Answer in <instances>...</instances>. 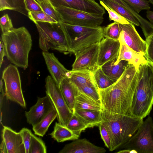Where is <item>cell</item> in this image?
I'll return each instance as SVG.
<instances>
[{
	"label": "cell",
	"instance_id": "obj_41",
	"mask_svg": "<svg viewBox=\"0 0 153 153\" xmlns=\"http://www.w3.org/2000/svg\"><path fill=\"white\" fill-rule=\"evenodd\" d=\"M101 138L105 145L109 149L111 147V141L109 134L107 130L102 122L98 126Z\"/></svg>",
	"mask_w": 153,
	"mask_h": 153
},
{
	"label": "cell",
	"instance_id": "obj_8",
	"mask_svg": "<svg viewBox=\"0 0 153 153\" xmlns=\"http://www.w3.org/2000/svg\"><path fill=\"white\" fill-rule=\"evenodd\" d=\"M46 93L57 112L58 122L66 126L73 113L67 105L62 93L59 85L51 76L45 79Z\"/></svg>",
	"mask_w": 153,
	"mask_h": 153
},
{
	"label": "cell",
	"instance_id": "obj_23",
	"mask_svg": "<svg viewBox=\"0 0 153 153\" xmlns=\"http://www.w3.org/2000/svg\"><path fill=\"white\" fill-rule=\"evenodd\" d=\"M75 113L87 128L98 126L102 122V111L83 109L76 110Z\"/></svg>",
	"mask_w": 153,
	"mask_h": 153
},
{
	"label": "cell",
	"instance_id": "obj_32",
	"mask_svg": "<svg viewBox=\"0 0 153 153\" xmlns=\"http://www.w3.org/2000/svg\"><path fill=\"white\" fill-rule=\"evenodd\" d=\"M28 18L35 23L37 22L55 23L57 22L43 10L36 12H28Z\"/></svg>",
	"mask_w": 153,
	"mask_h": 153
},
{
	"label": "cell",
	"instance_id": "obj_37",
	"mask_svg": "<svg viewBox=\"0 0 153 153\" xmlns=\"http://www.w3.org/2000/svg\"><path fill=\"white\" fill-rule=\"evenodd\" d=\"M39 3L43 11L57 22L60 21L58 15L51 4L44 1L40 2Z\"/></svg>",
	"mask_w": 153,
	"mask_h": 153
},
{
	"label": "cell",
	"instance_id": "obj_3",
	"mask_svg": "<svg viewBox=\"0 0 153 153\" xmlns=\"http://www.w3.org/2000/svg\"><path fill=\"white\" fill-rule=\"evenodd\" d=\"M139 74L133 99V116L143 119L148 116L153 105V64L146 60L138 68Z\"/></svg>",
	"mask_w": 153,
	"mask_h": 153
},
{
	"label": "cell",
	"instance_id": "obj_12",
	"mask_svg": "<svg viewBox=\"0 0 153 153\" xmlns=\"http://www.w3.org/2000/svg\"><path fill=\"white\" fill-rule=\"evenodd\" d=\"M120 35L118 40L125 44L136 52L145 55L146 50V43L140 36L132 23L122 24L119 23Z\"/></svg>",
	"mask_w": 153,
	"mask_h": 153
},
{
	"label": "cell",
	"instance_id": "obj_17",
	"mask_svg": "<svg viewBox=\"0 0 153 153\" xmlns=\"http://www.w3.org/2000/svg\"><path fill=\"white\" fill-rule=\"evenodd\" d=\"M2 138L7 148L8 153H26L25 146L20 132H16L10 128L4 126Z\"/></svg>",
	"mask_w": 153,
	"mask_h": 153
},
{
	"label": "cell",
	"instance_id": "obj_24",
	"mask_svg": "<svg viewBox=\"0 0 153 153\" xmlns=\"http://www.w3.org/2000/svg\"><path fill=\"white\" fill-rule=\"evenodd\" d=\"M83 109L102 111L100 102L79 91L75 98L73 112L75 111Z\"/></svg>",
	"mask_w": 153,
	"mask_h": 153
},
{
	"label": "cell",
	"instance_id": "obj_15",
	"mask_svg": "<svg viewBox=\"0 0 153 153\" xmlns=\"http://www.w3.org/2000/svg\"><path fill=\"white\" fill-rule=\"evenodd\" d=\"M48 97L46 95L42 97H38L36 103L25 111L27 121L32 126L39 122L53 107Z\"/></svg>",
	"mask_w": 153,
	"mask_h": 153
},
{
	"label": "cell",
	"instance_id": "obj_25",
	"mask_svg": "<svg viewBox=\"0 0 153 153\" xmlns=\"http://www.w3.org/2000/svg\"><path fill=\"white\" fill-rule=\"evenodd\" d=\"M51 137L58 142L78 139L80 136L74 134L66 126L56 122L53 131L50 134Z\"/></svg>",
	"mask_w": 153,
	"mask_h": 153
},
{
	"label": "cell",
	"instance_id": "obj_45",
	"mask_svg": "<svg viewBox=\"0 0 153 153\" xmlns=\"http://www.w3.org/2000/svg\"><path fill=\"white\" fill-rule=\"evenodd\" d=\"M3 83L2 81V79H1L0 82V113H1V117L2 118L1 108L2 106L3 100L4 97L5 96V92H4L3 88Z\"/></svg>",
	"mask_w": 153,
	"mask_h": 153
},
{
	"label": "cell",
	"instance_id": "obj_36",
	"mask_svg": "<svg viewBox=\"0 0 153 153\" xmlns=\"http://www.w3.org/2000/svg\"><path fill=\"white\" fill-rule=\"evenodd\" d=\"M10 5L16 11L28 17V12L26 10L24 0H6Z\"/></svg>",
	"mask_w": 153,
	"mask_h": 153
},
{
	"label": "cell",
	"instance_id": "obj_21",
	"mask_svg": "<svg viewBox=\"0 0 153 153\" xmlns=\"http://www.w3.org/2000/svg\"><path fill=\"white\" fill-rule=\"evenodd\" d=\"M74 83L94 87L98 90L93 72L87 69L69 71L68 77Z\"/></svg>",
	"mask_w": 153,
	"mask_h": 153
},
{
	"label": "cell",
	"instance_id": "obj_33",
	"mask_svg": "<svg viewBox=\"0 0 153 153\" xmlns=\"http://www.w3.org/2000/svg\"><path fill=\"white\" fill-rule=\"evenodd\" d=\"M74 83L80 92L84 94L94 100L100 102L98 90L97 88L94 87L79 83Z\"/></svg>",
	"mask_w": 153,
	"mask_h": 153
},
{
	"label": "cell",
	"instance_id": "obj_4",
	"mask_svg": "<svg viewBox=\"0 0 153 153\" xmlns=\"http://www.w3.org/2000/svg\"><path fill=\"white\" fill-rule=\"evenodd\" d=\"M1 38L7 59L17 67L27 68L32 45L31 36L27 30L24 27L13 28L2 33Z\"/></svg>",
	"mask_w": 153,
	"mask_h": 153
},
{
	"label": "cell",
	"instance_id": "obj_49",
	"mask_svg": "<svg viewBox=\"0 0 153 153\" xmlns=\"http://www.w3.org/2000/svg\"><path fill=\"white\" fill-rule=\"evenodd\" d=\"M36 0L39 3L40 2H42V1H44V2H47L48 3H49V4H51L50 0Z\"/></svg>",
	"mask_w": 153,
	"mask_h": 153
},
{
	"label": "cell",
	"instance_id": "obj_29",
	"mask_svg": "<svg viewBox=\"0 0 153 153\" xmlns=\"http://www.w3.org/2000/svg\"><path fill=\"white\" fill-rule=\"evenodd\" d=\"M66 126L74 134L79 136L87 128L84 123L74 113H73Z\"/></svg>",
	"mask_w": 153,
	"mask_h": 153
},
{
	"label": "cell",
	"instance_id": "obj_18",
	"mask_svg": "<svg viewBox=\"0 0 153 153\" xmlns=\"http://www.w3.org/2000/svg\"><path fill=\"white\" fill-rule=\"evenodd\" d=\"M42 54L51 76L59 85L64 78L68 77L69 70L59 61L53 53L43 51Z\"/></svg>",
	"mask_w": 153,
	"mask_h": 153
},
{
	"label": "cell",
	"instance_id": "obj_39",
	"mask_svg": "<svg viewBox=\"0 0 153 153\" xmlns=\"http://www.w3.org/2000/svg\"><path fill=\"white\" fill-rule=\"evenodd\" d=\"M0 25L2 33H6L13 28L11 20L7 14L4 15L1 18Z\"/></svg>",
	"mask_w": 153,
	"mask_h": 153
},
{
	"label": "cell",
	"instance_id": "obj_34",
	"mask_svg": "<svg viewBox=\"0 0 153 153\" xmlns=\"http://www.w3.org/2000/svg\"><path fill=\"white\" fill-rule=\"evenodd\" d=\"M137 13H139L142 10H149L151 9L147 0H122Z\"/></svg>",
	"mask_w": 153,
	"mask_h": 153
},
{
	"label": "cell",
	"instance_id": "obj_22",
	"mask_svg": "<svg viewBox=\"0 0 153 153\" xmlns=\"http://www.w3.org/2000/svg\"><path fill=\"white\" fill-rule=\"evenodd\" d=\"M59 86L67 105L73 112L75 98L79 91L77 87L68 77L64 78Z\"/></svg>",
	"mask_w": 153,
	"mask_h": 153
},
{
	"label": "cell",
	"instance_id": "obj_28",
	"mask_svg": "<svg viewBox=\"0 0 153 153\" xmlns=\"http://www.w3.org/2000/svg\"><path fill=\"white\" fill-rule=\"evenodd\" d=\"M93 73L98 89L107 88L114 83L105 74L101 67H98Z\"/></svg>",
	"mask_w": 153,
	"mask_h": 153
},
{
	"label": "cell",
	"instance_id": "obj_31",
	"mask_svg": "<svg viewBox=\"0 0 153 153\" xmlns=\"http://www.w3.org/2000/svg\"><path fill=\"white\" fill-rule=\"evenodd\" d=\"M47 149L43 141L32 133L29 153H46Z\"/></svg>",
	"mask_w": 153,
	"mask_h": 153
},
{
	"label": "cell",
	"instance_id": "obj_44",
	"mask_svg": "<svg viewBox=\"0 0 153 153\" xmlns=\"http://www.w3.org/2000/svg\"><path fill=\"white\" fill-rule=\"evenodd\" d=\"M6 56V52L4 43L1 38L0 44V68L2 64L4 57Z\"/></svg>",
	"mask_w": 153,
	"mask_h": 153
},
{
	"label": "cell",
	"instance_id": "obj_1",
	"mask_svg": "<svg viewBox=\"0 0 153 153\" xmlns=\"http://www.w3.org/2000/svg\"><path fill=\"white\" fill-rule=\"evenodd\" d=\"M139 74L138 69L129 64L117 81L107 88L98 89L102 110L132 116L133 99Z\"/></svg>",
	"mask_w": 153,
	"mask_h": 153
},
{
	"label": "cell",
	"instance_id": "obj_16",
	"mask_svg": "<svg viewBox=\"0 0 153 153\" xmlns=\"http://www.w3.org/2000/svg\"><path fill=\"white\" fill-rule=\"evenodd\" d=\"M106 149L97 146L86 139L79 138L65 145L59 153H104Z\"/></svg>",
	"mask_w": 153,
	"mask_h": 153
},
{
	"label": "cell",
	"instance_id": "obj_5",
	"mask_svg": "<svg viewBox=\"0 0 153 153\" xmlns=\"http://www.w3.org/2000/svg\"><path fill=\"white\" fill-rule=\"evenodd\" d=\"M69 48V53L74 54L104 38V27H90L65 23L60 22Z\"/></svg>",
	"mask_w": 153,
	"mask_h": 153
},
{
	"label": "cell",
	"instance_id": "obj_7",
	"mask_svg": "<svg viewBox=\"0 0 153 153\" xmlns=\"http://www.w3.org/2000/svg\"><path fill=\"white\" fill-rule=\"evenodd\" d=\"M120 148L134 149L137 153H153V120L148 116L136 133Z\"/></svg>",
	"mask_w": 153,
	"mask_h": 153
},
{
	"label": "cell",
	"instance_id": "obj_13",
	"mask_svg": "<svg viewBox=\"0 0 153 153\" xmlns=\"http://www.w3.org/2000/svg\"><path fill=\"white\" fill-rule=\"evenodd\" d=\"M54 7L62 6L100 17L105 13L104 7L94 0H50Z\"/></svg>",
	"mask_w": 153,
	"mask_h": 153
},
{
	"label": "cell",
	"instance_id": "obj_50",
	"mask_svg": "<svg viewBox=\"0 0 153 153\" xmlns=\"http://www.w3.org/2000/svg\"><path fill=\"white\" fill-rule=\"evenodd\" d=\"M149 2L151 3L153 5V0H147Z\"/></svg>",
	"mask_w": 153,
	"mask_h": 153
},
{
	"label": "cell",
	"instance_id": "obj_19",
	"mask_svg": "<svg viewBox=\"0 0 153 153\" xmlns=\"http://www.w3.org/2000/svg\"><path fill=\"white\" fill-rule=\"evenodd\" d=\"M122 60L127 61L129 64L133 65L138 69L140 64L147 60L144 54L137 52L125 44L120 43L119 53L115 63Z\"/></svg>",
	"mask_w": 153,
	"mask_h": 153
},
{
	"label": "cell",
	"instance_id": "obj_40",
	"mask_svg": "<svg viewBox=\"0 0 153 153\" xmlns=\"http://www.w3.org/2000/svg\"><path fill=\"white\" fill-rule=\"evenodd\" d=\"M20 133L25 146L26 153H29L32 133L27 128H23L19 131Z\"/></svg>",
	"mask_w": 153,
	"mask_h": 153
},
{
	"label": "cell",
	"instance_id": "obj_9",
	"mask_svg": "<svg viewBox=\"0 0 153 153\" xmlns=\"http://www.w3.org/2000/svg\"><path fill=\"white\" fill-rule=\"evenodd\" d=\"M54 8L60 21L71 25L90 27H98L104 21L100 17L79 10L59 6Z\"/></svg>",
	"mask_w": 153,
	"mask_h": 153
},
{
	"label": "cell",
	"instance_id": "obj_11",
	"mask_svg": "<svg viewBox=\"0 0 153 153\" xmlns=\"http://www.w3.org/2000/svg\"><path fill=\"white\" fill-rule=\"evenodd\" d=\"M99 43L86 47L74 53L72 70L87 69L93 71L98 67Z\"/></svg>",
	"mask_w": 153,
	"mask_h": 153
},
{
	"label": "cell",
	"instance_id": "obj_47",
	"mask_svg": "<svg viewBox=\"0 0 153 153\" xmlns=\"http://www.w3.org/2000/svg\"><path fill=\"white\" fill-rule=\"evenodd\" d=\"M146 16L149 22L153 25V11L147 10L146 13Z\"/></svg>",
	"mask_w": 153,
	"mask_h": 153
},
{
	"label": "cell",
	"instance_id": "obj_6",
	"mask_svg": "<svg viewBox=\"0 0 153 153\" xmlns=\"http://www.w3.org/2000/svg\"><path fill=\"white\" fill-rule=\"evenodd\" d=\"M35 23L39 34V45L41 49L44 51L52 49L69 53L66 37L60 22Z\"/></svg>",
	"mask_w": 153,
	"mask_h": 153
},
{
	"label": "cell",
	"instance_id": "obj_38",
	"mask_svg": "<svg viewBox=\"0 0 153 153\" xmlns=\"http://www.w3.org/2000/svg\"><path fill=\"white\" fill-rule=\"evenodd\" d=\"M146 50L145 55L146 59L153 64V33L146 39Z\"/></svg>",
	"mask_w": 153,
	"mask_h": 153
},
{
	"label": "cell",
	"instance_id": "obj_20",
	"mask_svg": "<svg viewBox=\"0 0 153 153\" xmlns=\"http://www.w3.org/2000/svg\"><path fill=\"white\" fill-rule=\"evenodd\" d=\"M117 60L114 59L109 61L100 67L105 74L114 82L121 77L129 64L124 60L115 64Z\"/></svg>",
	"mask_w": 153,
	"mask_h": 153
},
{
	"label": "cell",
	"instance_id": "obj_14",
	"mask_svg": "<svg viewBox=\"0 0 153 153\" xmlns=\"http://www.w3.org/2000/svg\"><path fill=\"white\" fill-rule=\"evenodd\" d=\"M118 40L104 38L99 42L98 66L101 67L106 62L117 59L120 50Z\"/></svg>",
	"mask_w": 153,
	"mask_h": 153
},
{
	"label": "cell",
	"instance_id": "obj_27",
	"mask_svg": "<svg viewBox=\"0 0 153 153\" xmlns=\"http://www.w3.org/2000/svg\"><path fill=\"white\" fill-rule=\"evenodd\" d=\"M102 1L108 7L115 11L129 22L137 26L140 25L137 19L123 6L110 0H104Z\"/></svg>",
	"mask_w": 153,
	"mask_h": 153
},
{
	"label": "cell",
	"instance_id": "obj_42",
	"mask_svg": "<svg viewBox=\"0 0 153 153\" xmlns=\"http://www.w3.org/2000/svg\"><path fill=\"white\" fill-rule=\"evenodd\" d=\"M26 10L28 12H36L42 10L39 3L36 0H24Z\"/></svg>",
	"mask_w": 153,
	"mask_h": 153
},
{
	"label": "cell",
	"instance_id": "obj_10",
	"mask_svg": "<svg viewBox=\"0 0 153 153\" xmlns=\"http://www.w3.org/2000/svg\"><path fill=\"white\" fill-rule=\"evenodd\" d=\"M5 87V96L7 100L15 102L24 108L26 104L23 94L19 73L17 66L10 64L2 74Z\"/></svg>",
	"mask_w": 153,
	"mask_h": 153
},
{
	"label": "cell",
	"instance_id": "obj_46",
	"mask_svg": "<svg viewBox=\"0 0 153 153\" xmlns=\"http://www.w3.org/2000/svg\"><path fill=\"white\" fill-rule=\"evenodd\" d=\"M0 153H8L7 148L4 140L2 139L0 147Z\"/></svg>",
	"mask_w": 153,
	"mask_h": 153
},
{
	"label": "cell",
	"instance_id": "obj_48",
	"mask_svg": "<svg viewBox=\"0 0 153 153\" xmlns=\"http://www.w3.org/2000/svg\"><path fill=\"white\" fill-rule=\"evenodd\" d=\"M97 0L100 1H103L104 0ZM113 1L116 3H117L118 4H120V5L123 6L124 4L125 3V2L123 1L122 0H110Z\"/></svg>",
	"mask_w": 153,
	"mask_h": 153
},
{
	"label": "cell",
	"instance_id": "obj_26",
	"mask_svg": "<svg viewBox=\"0 0 153 153\" xmlns=\"http://www.w3.org/2000/svg\"><path fill=\"white\" fill-rule=\"evenodd\" d=\"M57 117V112L53 107L39 122L32 126L35 134L43 137L51 124Z\"/></svg>",
	"mask_w": 153,
	"mask_h": 153
},
{
	"label": "cell",
	"instance_id": "obj_43",
	"mask_svg": "<svg viewBox=\"0 0 153 153\" xmlns=\"http://www.w3.org/2000/svg\"><path fill=\"white\" fill-rule=\"evenodd\" d=\"M0 10L2 11L5 10L14 11V9L8 4L6 0H0Z\"/></svg>",
	"mask_w": 153,
	"mask_h": 153
},
{
	"label": "cell",
	"instance_id": "obj_35",
	"mask_svg": "<svg viewBox=\"0 0 153 153\" xmlns=\"http://www.w3.org/2000/svg\"><path fill=\"white\" fill-rule=\"evenodd\" d=\"M99 2L100 5L107 11L110 21H113L122 24H127L130 22L115 11L108 7L103 1H100Z\"/></svg>",
	"mask_w": 153,
	"mask_h": 153
},
{
	"label": "cell",
	"instance_id": "obj_30",
	"mask_svg": "<svg viewBox=\"0 0 153 153\" xmlns=\"http://www.w3.org/2000/svg\"><path fill=\"white\" fill-rule=\"evenodd\" d=\"M120 33L119 23L114 22L104 27L103 36L114 40H118Z\"/></svg>",
	"mask_w": 153,
	"mask_h": 153
},
{
	"label": "cell",
	"instance_id": "obj_2",
	"mask_svg": "<svg viewBox=\"0 0 153 153\" xmlns=\"http://www.w3.org/2000/svg\"><path fill=\"white\" fill-rule=\"evenodd\" d=\"M102 123L110 136L112 152L127 142L143 121L134 116L102 111Z\"/></svg>",
	"mask_w": 153,
	"mask_h": 153
}]
</instances>
